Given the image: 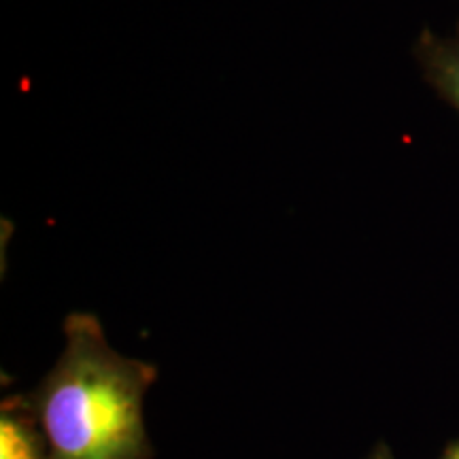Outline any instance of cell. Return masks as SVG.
Wrapping results in <instances>:
<instances>
[{"label":"cell","mask_w":459,"mask_h":459,"mask_svg":"<svg viewBox=\"0 0 459 459\" xmlns=\"http://www.w3.org/2000/svg\"><path fill=\"white\" fill-rule=\"evenodd\" d=\"M62 332L60 358L26 394L49 459H152L143 409L156 366L113 349L91 313H71Z\"/></svg>","instance_id":"cell-1"},{"label":"cell","mask_w":459,"mask_h":459,"mask_svg":"<svg viewBox=\"0 0 459 459\" xmlns=\"http://www.w3.org/2000/svg\"><path fill=\"white\" fill-rule=\"evenodd\" d=\"M0 459H49L48 443L26 394L9 395L0 406Z\"/></svg>","instance_id":"cell-2"},{"label":"cell","mask_w":459,"mask_h":459,"mask_svg":"<svg viewBox=\"0 0 459 459\" xmlns=\"http://www.w3.org/2000/svg\"><path fill=\"white\" fill-rule=\"evenodd\" d=\"M417 56L428 82L459 111V41L426 32L417 45Z\"/></svg>","instance_id":"cell-3"},{"label":"cell","mask_w":459,"mask_h":459,"mask_svg":"<svg viewBox=\"0 0 459 459\" xmlns=\"http://www.w3.org/2000/svg\"><path fill=\"white\" fill-rule=\"evenodd\" d=\"M364 459H395V457L385 443H377L375 449H372Z\"/></svg>","instance_id":"cell-4"},{"label":"cell","mask_w":459,"mask_h":459,"mask_svg":"<svg viewBox=\"0 0 459 459\" xmlns=\"http://www.w3.org/2000/svg\"><path fill=\"white\" fill-rule=\"evenodd\" d=\"M440 459H459V440L446 446V451L443 453V457Z\"/></svg>","instance_id":"cell-5"}]
</instances>
